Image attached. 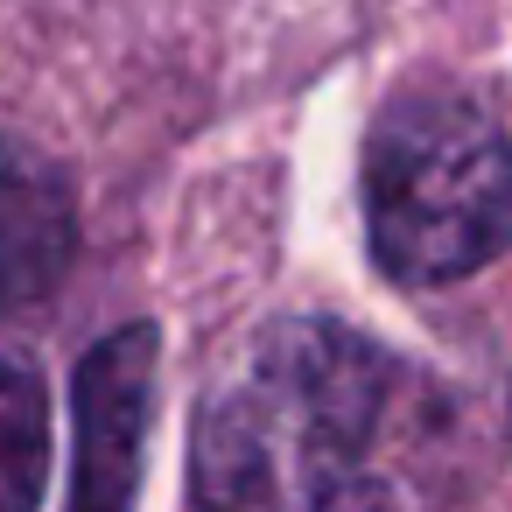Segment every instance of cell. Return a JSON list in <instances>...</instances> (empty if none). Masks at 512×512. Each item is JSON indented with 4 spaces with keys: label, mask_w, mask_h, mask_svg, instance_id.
<instances>
[{
    "label": "cell",
    "mask_w": 512,
    "mask_h": 512,
    "mask_svg": "<svg viewBox=\"0 0 512 512\" xmlns=\"http://www.w3.org/2000/svg\"><path fill=\"white\" fill-rule=\"evenodd\" d=\"M148 400H155V330L134 323V330H113L78 365V484H71V498L85 512L134 498Z\"/></svg>",
    "instance_id": "obj_3"
},
{
    "label": "cell",
    "mask_w": 512,
    "mask_h": 512,
    "mask_svg": "<svg viewBox=\"0 0 512 512\" xmlns=\"http://www.w3.org/2000/svg\"><path fill=\"white\" fill-rule=\"evenodd\" d=\"M428 428L421 372L372 337L295 316L260 330L197 414L190 491L239 512L393 505L414 491V442Z\"/></svg>",
    "instance_id": "obj_1"
},
{
    "label": "cell",
    "mask_w": 512,
    "mask_h": 512,
    "mask_svg": "<svg viewBox=\"0 0 512 512\" xmlns=\"http://www.w3.org/2000/svg\"><path fill=\"white\" fill-rule=\"evenodd\" d=\"M372 260L407 288H442L512 246V148L456 92H407L365 141Z\"/></svg>",
    "instance_id": "obj_2"
},
{
    "label": "cell",
    "mask_w": 512,
    "mask_h": 512,
    "mask_svg": "<svg viewBox=\"0 0 512 512\" xmlns=\"http://www.w3.org/2000/svg\"><path fill=\"white\" fill-rule=\"evenodd\" d=\"M50 477V386L36 365L0 358V512H29Z\"/></svg>",
    "instance_id": "obj_5"
},
{
    "label": "cell",
    "mask_w": 512,
    "mask_h": 512,
    "mask_svg": "<svg viewBox=\"0 0 512 512\" xmlns=\"http://www.w3.org/2000/svg\"><path fill=\"white\" fill-rule=\"evenodd\" d=\"M71 239H78V218H71L64 176L36 148L0 134V309L50 295L57 274L71 267Z\"/></svg>",
    "instance_id": "obj_4"
}]
</instances>
